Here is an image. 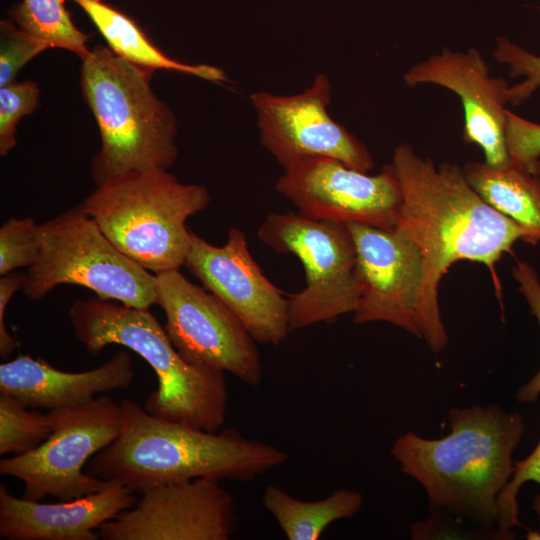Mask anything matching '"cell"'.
<instances>
[{
	"mask_svg": "<svg viewBox=\"0 0 540 540\" xmlns=\"http://www.w3.org/2000/svg\"><path fill=\"white\" fill-rule=\"evenodd\" d=\"M276 190L306 217L382 229L397 226L403 200L393 164L369 175L325 156L304 158L287 167Z\"/></svg>",
	"mask_w": 540,
	"mask_h": 540,
	"instance_id": "cell-11",
	"label": "cell"
},
{
	"mask_svg": "<svg viewBox=\"0 0 540 540\" xmlns=\"http://www.w3.org/2000/svg\"><path fill=\"white\" fill-rule=\"evenodd\" d=\"M331 86L319 74L301 93L282 96L255 92L252 104L258 117L261 144L286 169L295 162L316 156L340 160L367 172L374 162L367 147L328 113Z\"/></svg>",
	"mask_w": 540,
	"mask_h": 540,
	"instance_id": "cell-12",
	"label": "cell"
},
{
	"mask_svg": "<svg viewBox=\"0 0 540 540\" xmlns=\"http://www.w3.org/2000/svg\"><path fill=\"white\" fill-rule=\"evenodd\" d=\"M33 218H10L0 227V276L30 267L38 256L37 231Z\"/></svg>",
	"mask_w": 540,
	"mask_h": 540,
	"instance_id": "cell-26",
	"label": "cell"
},
{
	"mask_svg": "<svg viewBox=\"0 0 540 540\" xmlns=\"http://www.w3.org/2000/svg\"><path fill=\"white\" fill-rule=\"evenodd\" d=\"M403 78L408 86L431 83L457 94L464 110V142L479 146L490 166L510 164L506 144L510 86L505 79L490 76L480 51L444 48L413 65Z\"/></svg>",
	"mask_w": 540,
	"mask_h": 540,
	"instance_id": "cell-16",
	"label": "cell"
},
{
	"mask_svg": "<svg viewBox=\"0 0 540 540\" xmlns=\"http://www.w3.org/2000/svg\"><path fill=\"white\" fill-rule=\"evenodd\" d=\"M402 190L397 223L419 247L424 276L418 316L421 339L436 353L449 337L439 307V285L452 264L469 260L487 266L498 293L495 265L513 253L524 229L487 204L466 180L462 168L419 156L409 144L394 149L393 163Z\"/></svg>",
	"mask_w": 540,
	"mask_h": 540,
	"instance_id": "cell-1",
	"label": "cell"
},
{
	"mask_svg": "<svg viewBox=\"0 0 540 540\" xmlns=\"http://www.w3.org/2000/svg\"><path fill=\"white\" fill-rule=\"evenodd\" d=\"M49 413L51 435L28 452L1 459L0 473L21 480L22 497L33 501L48 495L67 501L101 490L107 481L84 472V466L119 435L121 404L102 395Z\"/></svg>",
	"mask_w": 540,
	"mask_h": 540,
	"instance_id": "cell-9",
	"label": "cell"
},
{
	"mask_svg": "<svg viewBox=\"0 0 540 540\" xmlns=\"http://www.w3.org/2000/svg\"><path fill=\"white\" fill-rule=\"evenodd\" d=\"M9 15L19 28L50 47L69 50L81 59L90 53L88 35L73 24L64 0H23L11 8Z\"/></svg>",
	"mask_w": 540,
	"mask_h": 540,
	"instance_id": "cell-22",
	"label": "cell"
},
{
	"mask_svg": "<svg viewBox=\"0 0 540 540\" xmlns=\"http://www.w3.org/2000/svg\"><path fill=\"white\" fill-rule=\"evenodd\" d=\"M40 90L31 80L11 82L0 87V155L6 156L16 145V127L24 116L39 106Z\"/></svg>",
	"mask_w": 540,
	"mask_h": 540,
	"instance_id": "cell-25",
	"label": "cell"
},
{
	"mask_svg": "<svg viewBox=\"0 0 540 540\" xmlns=\"http://www.w3.org/2000/svg\"><path fill=\"white\" fill-rule=\"evenodd\" d=\"M136 504L134 491L107 481L99 491L58 503L17 498L0 486V537L8 540H97L94 532Z\"/></svg>",
	"mask_w": 540,
	"mask_h": 540,
	"instance_id": "cell-17",
	"label": "cell"
},
{
	"mask_svg": "<svg viewBox=\"0 0 540 540\" xmlns=\"http://www.w3.org/2000/svg\"><path fill=\"white\" fill-rule=\"evenodd\" d=\"M233 496L211 478L158 486L99 528L103 540H228L235 531Z\"/></svg>",
	"mask_w": 540,
	"mask_h": 540,
	"instance_id": "cell-13",
	"label": "cell"
},
{
	"mask_svg": "<svg viewBox=\"0 0 540 540\" xmlns=\"http://www.w3.org/2000/svg\"><path fill=\"white\" fill-rule=\"evenodd\" d=\"M257 236L275 252L296 256L304 266L305 288L288 296L291 331L354 313L361 288L355 246L346 224L299 212L272 213Z\"/></svg>",
	"mask_w": 540,
	"mask_h": 540,
	"instance_id": "cell-8",
	"label": "cell"
},
{
	"mask_svg": "<svg viewBox=\"0 0 540 540\" xmlns=\"http://www.w3.org/2000/svg\"><path fill=\"white\" fill-rule=\"evenodd\" d=\"M68 317L75 338L92 356L116 344L149 364L156 374L157 388L145 402L148 413L205 431L220 430L228 406L225 372L187 362L149 309L96 296L75 300Z\"/></svg>",
	"mask_w": 540,
	"mask_h": 540,
	"instance_id": "cell-4",
	"label": "cell"
},
{
	"mask_svg": "<svg viewBox=\"0 0 540 540\" xmlns=\"http://www.w3.org/2000/svg\"><path fill=\"white\" fill-rule=\"evenodd\" d=\"M529 481L540 485V440L528 457L514 464L512 476L499 496L498 527L501 530L513 532L512 529L520 525L517 496L521 486ZM533 509L540 523V495L535 497Z\"/></svg>",
	"mask_w": 540,
	"mask_h": 540,
	"instance_id": "cell-29",
	"label": "cell"
},
{
	"mask_svg": "<svg viewBox=\"0 0 540 540\" xmlns=\"http://www.w3.org/2000/svg\"><path fill=\"white\" fill-rule=\"evenodd\" d=\"M120 404V433L86 472L134 492L196 478L250 482L289 459L286 451L237 429L205 431L153 416L131 399Z\"/></svg>",
	"mask_w": 540,
	"mask_h": 540,
	"instance_id": "cell-3",
	"label": "cell"
},
{
	"mask_svg": "<svg viewBox=\"0 0 540 540\" xmlns=\"http://www.w3.org/2000/svg\"><path fill=\"white\" fill-rule=\"evenodd\" d=\"M430 515L410 526L411 538L426 539H514V532L500 528H483L461 519L445 509L430 507Z\"/></svg>",
	"mask_w": 540,
	"mask_h": 540,
	"instance_id": "cell-24",
	"label": "cell"
},
{
	"mask_svg": "<svg viewBox=\"0 0 540 540\" xmlns=\"http://www.w3.org/2000/svg\"><path fill=\"white\" fill-rule=\"evenodd\" d=\"M37 242L38 256L22 289L27 298L41 300L68 284L129 307L156 303V275L120 251L81 204L39 224Z\"/></svg>",
	"mask_w": 540,
	"mask_h": 540,
	"instance_id": "cell-7",
	"label": "cell"
},
{
	"mask_svg": "<svg viewBox=\"0 0 540 540\" xmlns=\"http://www.w3.org/2000/svg\"><path fill=\"white\" fill-rule=\"evenodd\" d=\"M462 170L470 186L487 204L524 229V241L532 245L540 242L539 176L511 162L505 167L469 162Z\"/></svg>",
	"mask_w": 540,
	"mask_h": 540,
	"instance_id": "cell-19",
	"label": "cell"
},
{
	"mask_svg": "<svg viewBox=\"0 0 540 540\" xmlns=\"http://www.w3.org/2000/svg\"><path fill=\"white\" fill-rule=\"evenodd\" d=\"M51 48L12 19L0 22V87L16 81L18 72L35 56Z\"/></svg>",
	"mask_w": 540,
	"mask_h": 540,
	"instance_id": "cell-27",
	"label": "cell"
},
{
	"mask_svg": "<svg viewBox=\"0 0 540 540\" xmlns=\"http://www.w3.org/2000/svg\"><path fill=\"white\" fill-rule=\"evenodd\" d=\"M352 236L361 288L353 323L386 322L421 339L418 306L424 262L401 229L346 224Z\"/></svg>",
	"mask_w": 540,
	"mask_h": 540,
	"instance_id": "cell-15",
	"label": "cell"
},
{
	"mask_svg": "<svg viewBox=\"0 0 540 540\" xmlns=\"http://www.w3.org/2000/svg\"><path fill=\"white\" fill-rule=\"evenodd\" d=\"M209 202L206 187L150 170L97 185L81 206L120 251L158 274L184 265L192 233L185 223Z\"/></svg>",
	"mask_w": 540,
	"mask_h": 540,
	"instance_id": "cell-6",
	"label": "cell"
},
{
	"mask_svg": "<svg viewBox=\"0 0 540 540\" xmlns=\"http://www.w3.org/2000/svg\"><path fill=\"white\" fill-rule=\"evenodd\" d=\"M134 376L126 350L84 372H65L43 359L19 355L0 365V394L16 398L28 409L70 408L87 404L99 394L128 388Z\"/></svg>",
	"mask_w": 540,
	"mask_h": 540,
	"instance_id": "cell-18",
	"label": "cell"
},
{
	"mask_svg": "<svg viewBox=\"0 0 540 540\" xmlns=\"http://www.w3.org/2000/svg\"><path fill=\"white\" fill-rule=\"evenodd\" d=\"M513 278L519 285V291L524 296L532 314L540 325V281L537 271L526 261H516L512 268ZM540 397V368L538 372L516 393V399L521 403H533Z\"/></svg>",
	"mask_w": 540,
	"mask_h": 540,
	"instance_id": "cell-31",
	"label": "cell"
},
{
	"mask_svg": "<svg viewBox=\"0 0 540 540\" xmlns=\"http://www.w3.org/2000/svg\"><path fill=\"white\" fill-rule=\"evenodd\" d=\"M526 538L529 540H540V531L534 529H528Z\"/></svg>",
	"mask_w": 540,
	"mask_h": 540,
	"instance_id": "cell-33",
	"label": "cell"
},
{
	"mask_svg": "<svg viewBox=\"0 0 540 540\" xmlns=\"http://www.w3.org/2000/svg\"><path fill=\"white\" fill-rule=\"evenodd\" d=\"M184 266L235 313L257 343L277 346L287 338L289 301L252 258L241 229L230 228L222 246L192 232Z\"/></svg>",
	"mask_w": 540,
	"mask_h": 540,
	"instance_id": "cell-14",
	"label": "cell"
},
{
	"mask_svg": "<svg viewBox=\"0 0 540 540\" xmlns=\"http://www.w3.org/2000/svg\"><path fill=\"white\" fill-rule=\"evenodd\" d=\"M153 73L101 44L82 59L81 92L101 139L91 160L96 185L131 172L168 170L175 164L177 120L153 92Z\"/></svg>",
	"mask_w": 540,
	"mask_h": 540,
	"instance_id": "cell-5",
	"label": "cell"
},
{
	"mask_svg": "<svg viewBox=\"0 0 540 540\" xmlns=\"http://www.w3.org/2000/svg\"><path fill=\"white\" fill-rule=\"evenodd\" d=\"M450 433L427 439L408 431L392 445L400 469L439 507L483 528L498 527V499L514 469L523 416L495 404L454 407Z\"/></svg>",
	"mask_w": 540,
	"mask_h": 540,
	"instance_id": "cell-2",
	"label": "cell"
},
{
	"mask_svg": "<svg viewBox=\"0 0 540 540\" xmlns=\"http://www.w3.org/2000/svg\"><path fill=\"white\" fill-rule=\"evenodd\" d=\"M53 431L49 411H29L16 398L0 394V455L23 454L43 441Z\"/></svg>",
	"mask_w": 540,
	"mask_h": 540,
	"instance_id": "cell-23",
	"label": "cell"
},
{
	"mask_svg": "<svg viewBox=\"0 0 540 540\" xmlns=\"http://www.w3.org/2000/svg\"><path fill=\"white\" fill-rule=\"evenodd\" d=\"M506 144L512 164L540 176V124L508 110Z\"/></svg>",
	"mask_w": 540,
	"mask_h": 540,
	"instance_id": "cell-30",
	"label": "cell"
},
{
	"mask_svg": "<svg viewBox=\"0 0 540 540\" xmlns=\"http://www.w3.org/2000/svg\"><path fill=\"white\" fill-rule=\"evenodd\" d=\"M89 16L108 47L127 61L150 70L181 72L212 82L227 80L225 73L207 64H187L168 57L128 15L102 0H71Z\"/></svg>",
	"mask_w": 540,
	"mask_h": 540,
	"instance_id": "cell-20",
	"label": "cell"
},
{
	"mask_svg": "<svg viewBox=\"0 0 540 540\" xmlns=\"http://www.w3.org/2000/svg\"><path fill=\"white\" fill-rule=\"evenodd\" d=\"M540 10V7H538ZM493 57L509 68L512 77L522 76L524 79L509 87V99L513 105L527 100L540 87V56L509 41L505 37L496 39Z\"/></svg>",
	"mask_w": 540,
	"mask_h": 540,
	"instance_id": "cell-28",
	"label": "cell"
},
{
	"mask_svg": "<svg viewBox=\"0 0 540 540\" xmlns=\"http://www.w3.org/2000/svg\"><path fill=\"white\" fill-rule=\"evenodd\" d=\"M364 503L356 490L340 488L326 498L303 501L279 486H266L262 504L288 540H319L333 522L355 516Z\"/></svg>",
	"mask_w": 540,
	"mask_h": 540,
	"instance_id": "cell-21",
	"label": "cell"
},
{
	"mask_svg": "<svg viewBox=\"0 0 540 540\" xmlns=\"http://www.w3.org/2000/svg\"><path fill=\"white\" fill-rule=\"evenodd\" d=\"M25 280L26 273L15 271L2 275L0 278V355L3 359L9 358L17 347V341L6 329L7 305L13 295L23 289Z\"/></svg>",
	"mask_w": 540,
	"mask_h": 540,
	"instance_id": "cell-32",
	"label": "cell"
},
{
	"mask_svg": "<svg viewBox=\"0 0 540 540\" xmlns=\"http://www.w3.org/2000/svg\"><path fill=\"white\" fill-rule=\"evenodd\" d=\"M156 275V303L166 316V333L190 364L229 372L259 386L263 369L256 341L215 294L189 281L179 269Z\"/></svg>",
	"mask_w": 540,
	"mask_h": 540,
	"instance_id": "cell-10",
	"label": "cell"
}]
</instances>
